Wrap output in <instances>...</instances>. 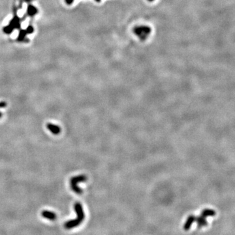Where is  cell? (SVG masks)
Returning a JSON list of instances; mask_svg holds the SVG:
<instances>
[{
	"mask_svg": "<svg viewBox=\"0 0 235 235\" xmlns=\"http://www.w3.org/2000/svg\"><path fill=\"white\" fill-rule=\"evenodd\" d=\"M75 210L76 213V218L67 221L65 223V227L67 229H71L80 225L84 220L85 214L82 206L80 203H76L75 204Z\"/></svg>",
	"mask_w": 235,
	"mask_h": 235,
	"instance_id": "obj_1",
	"label": "cell"
},
{
	"mask_svg": "<svg viewBox=\"0 0 235 235\" xmlns=\"http://www.w3.org/2000/svg\"><path fill=\"white\" fill-rule=\"evenodd\" d=\"M41 214L42 217H44L45 218L48 219L50 221H54L55 220V219H56V215H55V213L53 212L44 210L42 212Z\"/></svg>",
	"mask_w": 235,
	"mask_h": 235,
	"instance_id": "obj_5",
	"label": "cell"
},
{
	"mask_svg": "<svg viewBox=\"0 0 235 235\" xmlns=\"http://www.w3.org/2000/svg\"><path fill=\"white\" fill-rule=\"evenodd\" d=\"M195 220H196V217L193 215H190V216H188L186 223L184 225H183V229H184V230H189L191 227V225L193 224L194 221H195Z\"/></svg>",
	"mask_w": 235,
	"mask_h": 235,
	"instance_id": "obj_4",
	"label": "cell"
},
{
	"mask_svg": "<svg viewBox=\"0 0 235 235\" xmlns=\"http://www.w3.org/2000/svg\"><path fill=\"white\" fill-rule=\"evenodd\" d=\"M47 128L49 129V131L51 132V133H53L54 135H58L61 132V128L59 127L58 126L52 124V123H48L47 124Z\"/></svg>",
	"mask_w": 235,
	"mask_h": 235,
	"instance_id": "obj_3",
	"label": "cell"
},
{
	"mask_svg": "<svg viewBox=\"0 0 235 235\" xmlns=\"http://www.w3.org/2000/svg\"><path fill=\"white\" fill-rule=\"evenodd\" d=\"M195 221H196V223H197V225H198L199 228L205 227V226H207V225H208V222L206 220V218L204 217L203 216H202L201 215L197 217H196Z\"/></svg>",
	"mask_w": 235,
	"mask_h": 235,
	"instance_id": "obj_6",
	"label": "cell"
},
{
	"mask_svg": "<svg viewBox=\"0 0 235 235\" xmlns=\"http://www.w3.org/2000/svg\"><path fill=\"white\" fill-rule=\"evenodd\" d=\"M87 177L84 175H79L75 177H72L71 179V187L72 190L76 194H81L82 192V190L78 186V183L80 182H82L86 181Z\"/></svg>",
	"mask_w": 235,
	"mask_h": 235,
	"instance_id": "obj_2",
	"label": "cell"
},
{
	"mask_svg": "<svg viewBox=\"0 0 235 235\" xmlns=\"http://www.w3.org/2000/svg\"><path fill=\"white\" fill-rule=\"evenodd\" d=\"M2 116V113L1 112H0V118H1Z\"/></svg>",
	"mask_w": 235,
	"mask_h": 235,
	"instance_id": "obj_9",
	"label": "cell"
},
{
	"mask_svg": "<svg viewBox=\"0 0 235 235\" xmlns=\"http://www.w3.org/2000/svg\"><path fill=\"white\" fill-rule=\"evenodd\" d=\"M216 213V212L213 210H212V209L206 208V209H204V210L202 211L201 213H200V215L206 218V217H207L215 216Z\"/></svg>",
	"mask_w": 235,
	"mask_h": 235,
	"instance_id": "obj_7",
	"label": "cell"
},
{
	"mask_svg": "<svg viewBox=\"0 0 235 235\" xmlns=\"http://www.w3.org/2000/svg\"><path fill=\"white\" fill-rule=\"evenodd\" d=\"M6 106H7V102H3V101L0 102V108L5 107Z\"/></svg>",
	"mask_w": 235,
	"mask_h": 235,
	"instance_id": "obj_8",
	"label": "cell"
}]
</instances>
